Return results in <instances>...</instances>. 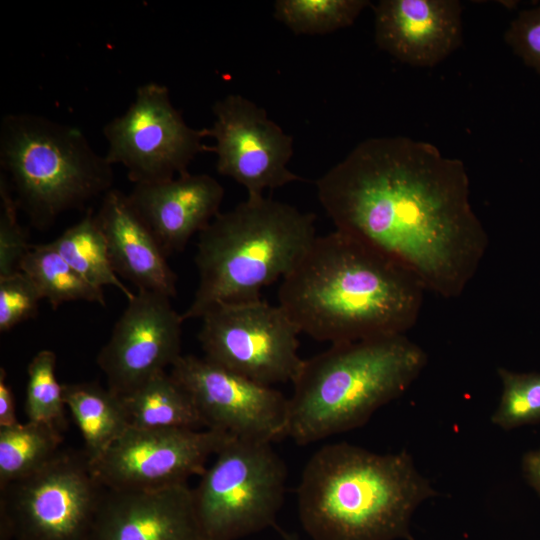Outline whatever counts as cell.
Segmentation results:
<instances>
[{
    "label": "cell",
    "mask_w": 540,
    "mask_h": 540,
    "mask_svg": "<svg viewBox=\"0 0 540 540\" xmlns=\"http://www.w3.org/2000/svg\"><path fill=\"white\" fill-rule=\"evenodd\" d=\"M469 188L461 160L404 136L365 139L316 180L335 230L377 249L447 299L464 292L489 246Z\"/></svg>",
    "instance_id": "obj_1"
},
{
    "label": "cell",
    "mask_w": 540,
    "mask_h": 540,
    "mask_svg": "<svg viewBox=\"0 0 540 540\" xmlns=\"http://www.w3.org/2000/svg\"><path fill=\"white\" fill-rule=\"evenodd\" d=\"M95 216L105 236L116 274L133 283L138 290L174 297L177 276L128 194L110 189L102 196Z\"/></svg>",
    "instance_id": "obj_18"
},
{
    "label": "cell",
    "mask_w": 540,
    "mask_h": 540,
    "mask_svg": "<svg viewBox=\"0 0 540 540\" xmlns=\"http://www.w3.org/2000/svg\"><path fill=\"white\" fill-rule=\"evenodd\" d=\"M283 540H300L295 533H289L282 529H278Z\"/></svg>",
    "instance_id": "obj_32"
},
{
    "label": "cell",
    "mask_w": 540,
    "mask_h": 540,
    "mask_svg": "<svg viewBox=\"0 0 540 540\" xmlns=\"http://www.w3.org/2000/svg\"><path fill=\"white\" fill-rule=\"evenodd\" d=\"M0 164L19 208L38 228L112 189V165L82 131L41 115L2 118Z\"/></svg>",
    "instance_id": "obj_6"
},
{
    "label": "cell",
    "mask_w": 540,
    "mask_h": 540,
    "mask_svg": "<svg viewBox=\"0 0 540 540\" xmlns=\"http://www.w3.org/2000/svg\"><path fill=\"white\" fill-rule=\"evenodd\" d=\"M378 48L416 67L432 68L462 43L457 0H381L373 6Z\"/></svg>",
    "instance_id": "obj_16"
},
{
    "label": "cell",
    "mask_w": 540,
    "mask_h": 540,
    "mask_svg": "<svg viewBox=\"0 0 540 540\" xmlns=\"http://www.w3.org/2000/svg\"><path fill=\"white\" fill-rule=\"evenodd\" d=\"M231 437L209 428L129 427L90 464L97 480L107 489H162L201 476L209 457L216 455Z\"/></svg>",
    "instance_id": "obj_11"
},
{
    "label": "cell",
    "mask_w": 540,
    "mask_h": 540,
    "mask_svg": "<svg viewBox=\"0 0 540 540\" xmlns=\"http://www.w3.org/2000/svg\"><path fill=\"white\" fill-rule=\"evenodd\" d=\"M49 244L93 286L101 289L113 286L127 300L134 297L135 293L120 281L114 271L105 236L91 210Z\"/></svg>",
    "instance_id": "obj_21"
},
{
    "label": "cell",
    "mask_w": 540,
    "mask_h": 540,
    "mask_svg": "<svg viewBox=\"0 0 540 540\" xmlns=\"http://www.w3.org/2000/svg\"><path fill=\"white\" fill-rule=\"evenodd\" d=\"M502 384L499 404L491 422L511 430L540 422V372L518 373L497 369Z\"/></svg>",
    "instance_id": "obj_26"
},
{
    "label": "cell",
    "mask_w": 540,
    "mask_h": 540,
    "mask_svg": "<svg viewBox=\"0 0 540 540\" xmlns=\"http://www.w3.org/2000/svg\"><path fill=\"white\" fill-rule=\"evenodd\" d=\"M314 222L312 213L265 197L220 212L199 233V282L184 321L218 304L260 300L262 289L283 279L305 254L317 236Z\"/></svg>",
    "instance_id": "obj_5"
},
{
    "label": "cell",
    "mask_w": 540,
    "mask_h": 540,
    "mask_svg": "<svg viewBox=\"0 0 540 540\" xmlns=\"http://www.w3.org/2000/svg\"><path fill=\"white\" fill-rule=\"evenodd\" d=\"M120 396L130 427L139 429L205 427L190 394L166 372L152 377L133 391Z\"/></svg>",
    "instance_id": "obj_20"
},
{
    "label": "cell",
    "mask_w": 540,
    "mask_h": 540,
    "mask_svg": "<svg viewBox=\"0 0 540 540\" xmlns=\"http://www.w3.org/2000/svg\"><path fill=\"white\" fill-rule=\"evenodd\" d=\"M63 397L90 463L98 460L130 427L121 396L97 382L63 384Z\"/></svg>",
    "instance_id": "obj_19"
},
{
    "label": "cell",
    "mask_w": 540,
    "mask_h": 540,
    "mask_svg": "<svg viewBox=\"0 0 540 540\" xmlns=\"http://www.w3.org/2000/svg\"><path fill=\"white\" fill-rule=\"evenodd\" d=\"M62 431L28 421L0 428V489L37 472L61 450Z\"/></svg>",
    "instance_id": "obj_22"
},
{
    "label": "cell",
    "mask_w": 540,
    "mask_h": 540,
    "mask_svg": "<svg viewBox=\"0 0 540 540\" xmlns=\"http://www.w3.org/2000/svg\"><path fill=\"white\" fill-rule=\"evenodd\" d=\"M287 476L272 443L231 437L193 489L206 540H237L274 526Z\"/></svg>",
    "instance_id": "obj_7"
},
{
    "label": "cell",
    "mask_w": 540,
    "mask_h": 540,
    "mask_svg": "<svg viewBox=\"0 0 540 540\" xmlns=\"http://www.w3.org/2000/svg\"><path fill=\"white\" fill-rule=\"evenodd\" d=\"M198 339L208 360L271 386L292 382L303 360L301 333L278 304L257 300L218 304L200 318Z\"/></svg>",
    "instance_id": "obj_9"
},
{
    "label": "cell",
    "mask_w": 540,
    "mask_h": 540,
    "mask_svg": "<svg viewBox=\"0 0 540 540\" xmlns=\"http://www.w3.org/2000/svg\"><path fill=\"white\" fill-rule=\"evenodd\" d=\"M214 120L203 128L205 137L215 140L216 169L247 191V199L264 197L277 189L302 181L288 168L294 148L293 137L248 98L231 93L212 106Z\"/></svg>",
    "instance_id": "obj_12"
},
{
    "label": "cell",
    "mask_w": 540,
    "mask_h": 540,
    "mask_svg": "<svg viewBox=\"0 0 540 540\" xmlns=\"http://www.w3.org/2000/svg\"><path fill=\"white\" fill-rule=\"evenodd\" d=\"M522 472L528 484L540 496V448L531 450L523 456Z\"/></svg>",
    "instance_id": "obj_31"
},
{
    "label": "cell",
    "mask_w": 540,
    "mask_h": 540,
    "mask_svg": "<svg viewBox=\"0 0 540 540\" xmlns=\"http://www.w3.org/2000/svg\"><path fill=\"white\" fill-rule=\"evenodd\" d=\"M20 423L16 416L15 397L7 382L6 371L0 368V428L12 427Z\"/></svg>",
    "instance_id": "obj_30"
},
{
    "label": "cell",
    "mask_w": 540,
    "mask_h": 540,
    "mask_svg": "<svg viewBox=\"0 0 540 540\" xmlns=\"http://www.w3.org/2000/svg\"><path fill=\"white\" fill-rule=\"evenodd\" d=\"M368 0H277L274 18L295 34L324 35L351 26Z\"/></svg>",
    "instance_id": "obj_24"
},
{
    "label": "cell",
    "mask_w": 540,
    "mask_h": 540,
    "mask_svg": "<svg viewBox=\"0 0 540 540\" xmlns=\"http://www.w3.org/2000/svg\"><path fill=\"white\" fill-rule=\"evenodd\" d=\"M425 291L402 265L334 230L315 237L282 279L278 300L301 333L337 344L405 335Z\"/></svg>",
    "instance_id": "obj_2"
},
{
    "label": "cell",
    "mask_w": 540,
    "mask_h": 540,
    "mask_svg": "<svg viewBox=\"0 0 540 540\" xmlns=\"http://www.w3.org/2000/svg\"><path fill=\"white\" fill-rule=\"evenodd\" d=\"M25 412L28 421L45 423L66 429L63 384L56 378V355L52 350H40L27 367Z\"/></svg>",
    "instance_id": "obj_25"
},
{
    "label": "cell",
    "mask_w": 540,
    "mask_h": 540,
    "mask_svg": "<svg viewBox=\"0 0 540 540\" xmlns=\"http://www.w3.org/2000/svg\"><path fill=\"white\" fill-rule=\"evenodd\" d=\"M89 540H206L188 484L107 489Z\"/></svg>",
    "instance_id": "obj_15"
},
{
    "label": "cell",
    "mask_w": 540,
    "mask_h": 540,
    "mask_svg": "<svg viewBox=\"0 0 540 540\" xmlns=\"http://www.w3.org/2000/svg\"><path fill=\"white\" fill-rule=\"evenodd\" d=\"M19 206L6 176L0 175V277L21 271L29 251L27 233L18 221Z\"/></svg>",
    "instance_id": "obj_27"
},
{
    "label": "cell",
    "mask_w": 540,
    "mask_h": 540,
    "mask_svg": "<svg viewBox=\"0 0 540 540\" xmlns=\"http://www.w3.org/2000/svg\"><path fill=\"white\" fill-rule=\"evenodd\" d=\"M20 270L32 279L53 309L72 301L105 306L103 289L87 282L49 243L31 245Z\"/></svg>",
    "instance_id": "obj_23"
},
{
    "label": "cell",
    "mask_w": 540,
    "mask_h": 540,
    "mask_svg": "<svg viewBox=\"0 0 540 540\" xmlns=\"http://www.w3.org/2000/svg\"><path fill=\"white\" fill-rule=\"evenodd\" d=\"M128 197L168 256L220 213L223 186L208 174L189 172L173 179L137 184Z\"/></svg>",
    "instance_id": "obj_17"
},
{
    "label": "cell",
    "mask_w": 540,
    "mask_h": 540,
    "mask_svg": "<svg viewBox=\"0 0 540 540\" xmlns=\"http://www.w3.org/2000/svg\"><path fill=\"white\" fill-rule=\"evenodd\" d=\"M438 495L405 449L380 454L337 442L305 464L297 507L312 540H414V512Z\"/></svg>",
    "instance_id": "obj_3"
},
{
    "label": "cell",
    "mask_w": 540,
    "mask_h": 540,
    "mask_svg": "<svg viewBox=\"0 0 540 540\" xmlns=\"http://www.w3.org/2000/svg\"><path fill=\"white\" fill-rule=\"evenodd\" d=\"M105 154L122 165L135 185L156 183L185 174L195 157L210 146L203 129L189 126L171 102L165 85H139L127 110L103 127Z\"/></svg>",
    "instance_id": "obj_10"
},
{
    "label": "cell",
    "mask_w": 540,
    "mask_h": 540,
    "mask_svg": "<svg viewBox=\"0 0 540 540\" xmlns=\"http://www.w3.org/2000/svg\"><path fill=\"white\" fill-rule=\"evenodd\" d=\"M170 297L138 290L115 323L111 336L97 356L108 388L129 393L165 372L181 354L184 319Z\"/></svg>",
    "instance_id": "obj_14"
},
{
    "label": "cell",
    "mask_w": 540,
    "mask_h": 540,
    "mask_svg": "<svg viewBox=\"0 0 540 540\" xmlns=\"http://www.w3.org/2000/svg\"><path fill=\"white\" fill-rule=\"evenodd\" d=\"M506 43L540 75V5L521 11L504 35Z\"/></svg>",
    "instance_id": "obj_29"
},
{
    "label": "cell",
    "mask_w": 540,
    "mask_h": 540,
    "mask_svg": "<svg viewBox=\"0 0 540 540\" xmlns=\"http://www.w3.org/2000/svg\"><path fill=\"white\" fill-rule=\"evenodd\" d=\"M105 491L82 450L62 449L0 489V540H89Z\"/></svg>",
    "instance_id": "obj_8"
},
{
    "label": "cell",
    "mask_w": 540,
    "mask_h": 540,
    "mask_svg": "<svg viewBox=\"0 0 540 540\" xmlns=\"http://www.w3.org/2000/svg\"><path fill=\"white\" fill-rule=\"evenodd\" d=\"M170 374L190 394L205 428L269 443L288 436V398L273 387L194 355H181Z\"/></svg>",
    "instance_id": "obj_13"
},
{
    "label": "cell",
    "mask_w": 540,
    "mask_h": 540,
    "mask_svg": "<svg viewBox=\"0 0 540 540\" xmlns=\"http://www.w3.org/2000/svg\"><path fill=\"white\" fill-rule=\"evenodd\" d=\"M41 299L37 286L25 272L0 277V332L34 318Z\"/></svg>",
    "instance_id": "obj_28"
},
{
    "label": "cell",
    "mask_w": 540,
    "mask_h": 540,
    "mask_svg": "<svg viewBox=\"0 0 540 540\" xmlns=\"http://www.w3.org/2000/svg\"><path fill=\"white\" fill-rule=\"evenodd\" d=\"M426 364L425 351L406 335L331 344L304 359L292 381L288 436L307 445L361 427Z\"/></svg>",
    "instance_id": "obj_4"
}]
</instances>
